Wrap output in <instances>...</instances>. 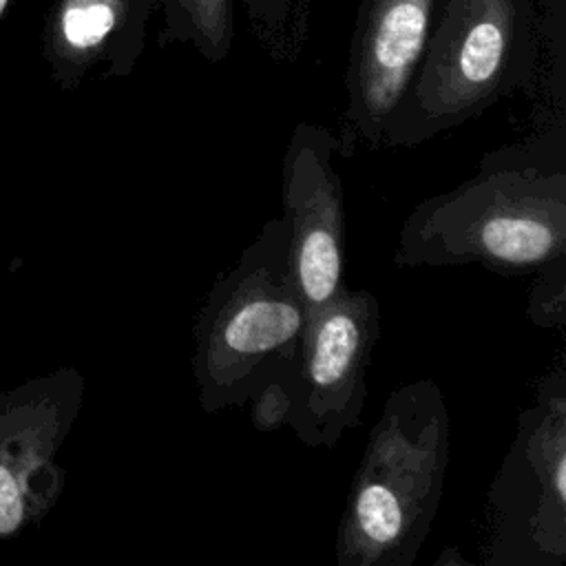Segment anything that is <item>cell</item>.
<instances>
[{
    "mask_svg": "<svg viewBox=\"0 0 566 566\" xmlns=\"http://www.w3.org/2000/svg\"><path fill=\"white\" fill-rule=\"evenodd\" d=\"M566 259V113L542 111L522 139L489 150L471 177L405 217L398 268L480 265L535 274Z\"/></svg>",
    "mask_w": 566,
    "mask_h": 566,
    "instance_id": "1",
    "label": "cell"
},
{
    "mask_svg": "<svg viewBox=\"0 0 566 566\" xmlns=\"http://www.w3.org/2000/svg\"><path fill=\"white\" fill-rule=\"evenodd\" d=\"M451 449L442 387H396L354 471L334 557L338 566H411L438 515Z\"/></svg>",
    "mask_w": 566,
    "mask_h": 566,
    "instance_id": "2",
    "label": "cell"
},
{
    "mask_svg": "<svg viewBox=\"0 0 566 566\" xmlns=\"http://www.w3.org/2000/svg\"><path fill=\"white\" fill-rule=\"evenodd\" d=\"M537 0H436L416 73L389 115L382 146H418L537 88Z\"/></svg>",
    "mask_w": 566,
    "mask_h": 566,
    "instance_id": "3",
    "label": "cell"
},
{
    "mask_svg": "<svg viewBox=\"0 0 566 566\" xmlns=\"http://www.w3.org/2000/svg\"><path fill=\"white\" fill-rule=\"evenodd\" d=\"M307 318L290 274L287 228L274 217L212 281L195 316L190 367L199 407H243L268 378L294 367Z\"/></svg>",
    "mask_w": 566,
    "mask_h": 566,
    "instance_id": "4",
    "label": "cell"
},
{
    "mask_svg": "<svg viewBox=\"0 0 566 566\" xmlns=\"http://www.w3.org/2000/svg\"><path fill=\"white\" fill-rule=\"evenodd\" d=\"M484 566L566 562V356L559 352L517 416L511 447L486 491Z\"/></svg>",
    "mask_w": 566,
    "mask_h": 566,
    "instance_id": "5",
    "label": "cell"
},
{
    "mask_svg": "<svg viewBox=\"0 0 566 566\" xmlns=\"http://www.w3.org/2000/svg\"><path fill=\"white\" fill-rule=\"evenodd\" d=\"M380 338V305L367 290L345 287L312 312L296 358L290 429L307 447L334 449L360 424L367 371Z\"/></svg>",
    "mask_w": 566,
    "mask_h": 566,
    "instance_id": "6",
    "label": "cell"
},
{
    "mask_svg": "<svg viewBox=\"0 0 566 566\" xmlns=\"http://www.w3.org/2000/svg\"><path fill=\"white\" fill-rule=\"evenodd\" d=\"M84 376L57 367L0 391V539L40 524L64 489L55 462L84 402Z\"/></svg>",
    "mask_w": 566,
    "mask_h": 566,
    "instance_id": "7",
    "label": "cell"
},
{
    "mask_svg": "<svg viewBox=\"0 0 566 566\" xmlns=\"http://www.w3.org/2000/svg\"><path fill=\"white\" fill-rule=\"evenodd\" d=\"M336 135L298 122L281 166L290 274L307 312L332 303L345 285V192L334 166Z\"/></svg>",
    "mask_w": 566,
    "mask_h": 566,
    "instance_id": "8",
    "label": "cell"
},
{
    "mask_svg": "<svg viewBox=\"0 0 566 566\" xmlns=\"http://www.w3.org/2000/svg\"><path fill=\"white\" fill-rule=\"evenodd\" d=\"M436 0H358L347 51V104L338 155L382 148V130L405 95L429 35Z\"/></svg>",
    "mask_w": 566,
    "mask_h": 566,
    "instance_id": "9",
    "label": "cell"
},
{
    "mask_svg": "<svg viewBox=\"0 0 566 566\" xmlns=\"http://www.w3.org/2000/svg\"><path fill=\"white\" fill-rule=\"evenodd\" d=\"M155 0H53L42 24V57L62 91L91 73L128 77L144 49Z\"/></svg>",
    "mask_w": 566,
    "mask_h": 566,
    "instance_id": "10",
    "label": "cell"
},
{
    "mask_svg": "<svg viewBox=\"0 0 566 566\" xmlns=\"http://www.w3.org/2000/svg\"><path fill=\"white\" fill-rule=\"evenodd\" d=\"M155 9L164 18L159 46H192L208 64L228 57L234 42L232 0H155Z\"/></svg>",
    "mask_w": 566,
    "mask_h": 566,
    "instance_id": "11",
    "label": "cell"
},
{
    "mask_svg": "<svg viewBox=\"0 0 566 566\" xmlns=\"http://www.w3.org/2000/svg\"><path fill=\"white\" fill-rule=\"evenodd\" d=\"M248 24L276 62H294L307 40L310 0H239Z\"/></svg>",
    "mask_w": 566,
    "mask_h": 566,
    "instance_id": "12",
    "label": "cell"
},
{
    "mask_svg": "<svg viewBox=\"0 0 566 566\" xmlns=\"http://www.w3.org/2000/svg\"><path fill=\"white\" fill-rule=\"evenodd\" d=\"M296 398V365L268 378L250 398V422L259 433H270L287 427L294 413Z\"/></svg>",
    "mask_w": 566,
    "mask_h": 566,
    "instance_id": "13",
    "label": "cell"
},
{
    "mask_svg": "<svg viewBox=\"0 0 566 566\" xmlns=\"http://www.w3.org/2000/svg\"><path fill=\"white\" fill-rule=\"evenodd\" d=\"M526 314L528 321L544 329L566 325V259L555 261L533 274Z\"/></svg>",
    "mask_w": 566,
    "mask_h": 566,
    "instance_id": "14",
    "label": "cell"
},
{
    "mask_svg": "<svg viewBox=\"0 0 566 566\" xmlns=\"http://www.w3.org/2000/svg\"><path fill=\"white\" fill-rule=\"evenodd\" d=\"M449 564H464V566H471L473 562L467 559L464 555H460L455 548H444V553H440V555L433 559V566H449Z\"/></svg>",
    "mask_w": 566,
    "mask_h": 566,
    "instance_id": "15",
    "label": "cell"
},
{
    "mask_svg": "<svg viewBox=\"0 0 566 566\" xmlns=\"http://www.w3.org/2000/svg\"><path fill=\"white\" fill-rule=\"evenodd\" d=\"M9 4H11V0H0V20H2V15H4V11L9 9Z\"/></svg>",
    "mask_w": 566,
    "mask_h": 566,
    "instance_id": "16",
    "label": "cell"
}]
</instances>
